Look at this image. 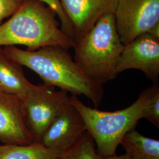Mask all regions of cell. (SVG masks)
<instances>
[{
  "mask_svg": "<svg viewBox=\"0 0 159 159\" xmlns=\"http://www.w3.org/2000/svg\"><path fill=\"white\" fill-rule=\"evenodd\" d=\"M21 100L25 124L37 143H40L50 125L70 104L67 92L46 84L34 85Z\"/></svg>",
  "mask_w": 159,
  "mask_h": 159,
  "instance_id": "cell-5",
  "label": "cell"
},
{
  "mask_svg": "<svg viewBox=\"0 0 159 159\" xmlns=\"http://www.w3.org/2000/svg\"><path fill=\"white\" fill-rule=\"evenodd\" d=\"M24 0H0V24L10 17L21 6Z\"/></svg>",
  "mask_w": 159,
  "mask_h": 159,
  "instance_id": "cell-17",
  "label": "cell"
},
{
  "mask_svg": "<svg viewBox=\"0 0 159 159\" xmlns=\"http://www.w3.org/2000/svg\"><path fill=\"white\" fill-rule=\"evenodd\" d=\"M4 51L12 60L33 70L44 84L57 87L75 96L83 95L97 108L104 94L103 86L91 79L80 68L68 50L47 46L34 51L16 46H5Z\"/></svg>",
  "mask_w": 159,
  "mask_h": 159,
  "instance_id": "cell-1",
  "label": "cell"
},
{
  "mask_svg": "<svg viewBox=\"0 0 159 159\" xmlns=\"http://www.w3.org/2000/svg\"><path fill=\"white\" fill-rule=\"evenodd\" d=\"M114 17L117 33L125 46L159 25V0H119Z\"/></svg>",
  "mask_w": 159,
  "mask_h": 159,
  "instance_id": "cell-6",
  "label": "cell"
},
{
  "mask_svg": "<svg viewBox=\"0 0 159 159\" xmlns=\"http://www.w3.org/2000/svg\"><path fill=\"white\" fill-rule=\"evenodd\" d=\"M148 120L157 128H159V89L149 98L143 108L142 119Z\"/></svg>",
  "mask_w": 159,
  "mask_h": 159,
  "instance_id": "cell-15",
  "label": "cell"
},
{
  "mask_svg": "<svg viewBox=\"0 0 159 159\" xmlns=\"http://www.w3.org/2000/svg\"><path fill=\"white\" fill-rule=\"evenodd\" d=\"M0 143H1V142H0ZM0 146H1V143H0Z\"/></svg>",
  "mask_w": 159,
  "mask_h": 159,
  "instance_id": "cell-19",
  "label": "cell"
},
{
  "mask_svg": "<svg viewBox=\"0 0 159 159\" xmlns=\"http://www.w3.org/2000/svg\"><path fill=\"white\" fill-rule=\"evenodd\" d=\"M106 159H129L127 158V156L125 154H122V155H120V156H117L116 154V155H114L113 156H111V157H109L106 158Z\"/></svg>",
  "mask_w": 159,
  "mask_h": 159,
  "instance_id": "cell-18",
  "label": "cell"
},
{
  "mask_svg": "<svg viewBox=\"0 0 159 159\" xmlns=\"http://www.w3.org/2000/svg\"><path fill=\"white\" fill-rule=\"evenodd\" d=\"M130 69L142 71L153 84H159V38L144 33L125 46L117 64L116 71L119 74Z\"/></svg>",
  "mask_w": 159,
  "mask_h": 159,
  "instance_id": "cell-7",
  "label": "cell"
},
{
  "mask_svg": "<svg viewBox=\"0 0 159 159\" xmlns=\"http://www.w3.org/2000/svg\"><path fill=\"white\" fill-rule=\"evenodd\" d=\"M120 145L129 159H159V140L144 136L135 129L127 133Z\"/></svg>",
  "mask_w": 159,
  "mask_h": 159,
  "instance_id": "cell-12",
  "label": "cell"
},
{
  "mask_svg": "<svg viewBox=\"0 0 159 159\" xmlns=\"http://www.w3.org/2000/svg\"><path fill=\"white\" fill-rule=\"evenodd\" d=\"M58 155L40 143L0 146V159H58Z\"/></svg>",
  "mask_w": 159,
  "mask_h": 159,
  "instance_id": "cell-13",
  "label": "cell"
},
{
  "mask_svg": "<svg viewBox=\"0 0 159 159\" xmlns=\"http://www.w3.org/2000/svg\"><path fill=\"white\" fill-rule=\"evenodd\" d=\"M23 67L9 57L0 47V90L21 99L34 86L26 78Z\"/></svg>",
  "mask_w": 159,
  "mask_h": 159,
  "instance_id": "cell-11",
  "label": "cell"
},
{
  "mask_svg": "<svg viewBox=\"0 0 159 159\" xmlns=\"http://www.w3.org/2000/svg\"><path fill=\"white\" fill-rule=\"evenodd\" d=\"M158 89L159 84L148 87L131 106L115 111H103L88 107L74 95L70 96V103L84 120L87 131L93 137L98 153L107 158L116 155L117 148L125 134L135 129L142 119L143 108Z\"/></svg>",
  "mask_w": 159,
  "mask_h": 159,
  "instance_id": "cell-4",
  "label": "cell"
},
{
  "mask_svg": "<svg viewBox=\"0 0 159 159\" xmlns=\"http://www.w3.org/2000/svg\"><path fill=\"white\" fill-rule=\"evenodd\" d=\"M56 16L40 0H24L10 18L0 24V47L20 45L30 51L47 46L73 48L75 41L59 28Z\"/></svg>",
  "mask_w": 159,
  "mask_h": 159,
  "instance_id": "cell-2",
  "label": "cell"
},
{
  "mask_svg": "<svg viewBox=\"0 0 159 159\" xmlns=\"http://www.w3.org/2000/svg\"><path fill=\"white\" fill-rule=\"evenodd\" d=\"M58 159H106L98 153L95 142L88 131L79 141L58 156Z\"/></svg>",
  "mask_w": 159,
  "mask_h": 159,
  "instance_id": "cell-14",
  "label": "cell"
},
{
  "mask_svg": "<svg viewBox=\"0 0 159 159\" xmlns=\"http://www.w3.org/2000/svg\"><path fill=\"white\" fill-rule=\"evenodd\" d=\"M124 47L117 31L114 13L109 12L75 41L74 61L87 76L103 86L118 75L117 64Z\"/></svg>",
  "mask_w": 159,
  "mask_h": 159,
  "instance_id": "cell-3",
  "label": "cell"
},
{
  "mask_svg": "<svg viewBox=\"0 0 159 159\" xmlns=\"http://www.w3.org/2000/svg\"><path fill=\"white\" fill-rule=\"evenodd\" d=\"M77 41L109 12L116 11L119 0H60Z\"/></svg>",
  "mask_w": 159,
  "mask_h": 159,
  "instance_id": "cell-9",
  "label": "cell"
},
{
  "mask_svg": "<svg viewBox=\"0 0 159 159\" xmlns=\"http://www.w3.org/2000/svg\"><path fill=\"white\" fill-rule=\"evenodd\" d=\"M0 142L17 144L35 143L25 122L21 98L1 90Z\"/></svg>",
  "mask_w": 159,
  "mask_h": 159,
  "instance_id": "cell-10",
  "label": "cell"
},
{
  "mask_svg": "<svg viewBox=\"0 0 159 159\" xmlns=\"http://www.w3.org/2000/svg\"><path fill=\"white\" fill-rule=\"evenodd\" d=\"M86 131L83 117L70 103L50 125L40 143L59 156L79 141Z\"/></svg>",
  "mask_w": 159,
  "mask_h": 159,
  "instance_id": "cell-8",
  "label": "cell"
},
{
  "mask_svg": "<svg viewBox=\"0 0 159 159\" xmlns=\"http://www.w3.org/2000/svg\"><path fill=\"white\" fill-rule=\"evenodd\" d=\"M44 2L47 6L50 7L55 11L57 17L61 22V29L63 33L70 37L74 40V31L71 25L65 12L63 11L60 0H40Z\"/></svg>",
  "mask_w": 159,
  "mask_h": 159,
  "instance_id": "cell-16",
  "label": "cell"
}]
</instances>
